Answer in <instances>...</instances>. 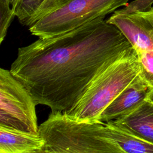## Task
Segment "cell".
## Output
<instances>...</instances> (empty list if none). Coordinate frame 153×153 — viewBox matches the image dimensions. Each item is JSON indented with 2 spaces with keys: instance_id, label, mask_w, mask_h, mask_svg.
Masks as SVG:
<instances>
[{
  "instance_id": "6da1fadb",
  "label": "cell",
  "mask_w": 153,
  "mask_h": 153,
  "mask_svg": "<svg viewBox=\"0 0 153 153\" xmlns=\"http://www.w3.org/2000/svg\"><path fill=\"white\" fill-rule=\"evenodd\" d=\"M133 48L115 26L97 19L19 48L10 72L36 105L65 112L107 65Z\"/></svg>"
},
{
  "instance_id": "7a4b0ae2",
  "label": "cell",
  "mask_w": 153,
  "mask_h": 153,
  "mask_svg": "<svg viewBox=\"0 0 153 153\" xmlns=\"http://www.w3.org/2000/svg\"><path fill=\"white\" fill-rule=\"evenodd\" d=\"M38 134L44 143L36 153H126L103 123L78 122L63 112H51L39 126Z\"/></svg>"
},
{
  "instance_id": "3957f363",
  "label": "cell",
  "mask_w": 153,
  "mask_h": 153,
  "mask_svg": "<svg viewBox=\"0 0 153 153\" xmlns=\"http://www.w3.org/2000/svg\"><path fill=\"white\" fill-rule=\"evenodd\" d=\"M140 70L138 56L133 48L105 66L76 103L63 114L78 122H99L103 111L134 79Z\"/></svg>"
},
{
  "instance_id": "277c9868",
  "label": "cell",
  "mask_w": 153,
  "mask_h": 153,
  "mask_svg": "<svg viewBox=\"0 0 153 153\" xmlns=\"http://www.w3.org/2000/svg\"><path fill=\"white\" fill-rule=\"evenodd\" d=\"M129 0H73L42 17L29 30L32 35L46 38L69 32L115 12Z\"/></svg>"
},
{
  "instance_id": "5b68a950",
  "label": "cell",
  "mask_w": 153,
  "mask_h": 153,
  "mask_svg": "<svg viewBox=\"0 0 153 153\" xmlns=\"http://www.w3.org/2000/svg\"><path fill=\"white\" fill-rule=\"evenodd\" d=\"M32 96L10 70L0 69V126L38 134Z\"/></svg>"
},
{
  "instance_id": "8992f818",
  "label": "cell",
  "mask_w": 153,
  "mask_h": 153,
  "mask_svg": "<svg viewBox=\"0 0 153 153\" xmlns=\"http://www.w3.org/2000/svg\"><path fill=\"white\" fill-rule=\"evenodd\" d=\"M107 22L123 33L136 52L153 53V7L129 14L113 13Z\"/></svg>"
},
{
  "instance_id": "52a82bcc",
  "label": "cell",
  "mask_w": 153,
  "mask_h": 153,
  "mask_svg": "<svg viewBox=\"0 0 153 153\" xmlns=\"http://www.w3.org/2000/svg\"><path fill=\"white\" fill-rule=\"evenodd\" d=\"M152 89L139 74L103 111L99 122H111L129 113L147 99Z\"/></svg>"
},
{
  "instance_id": "ba28073f",
  "label": "cell",
  "mask_w": 153,
  "mask_h": 153,
  "mask_svg": "<svg viewBox=\"0 0 153 153\" xmlns=\"http://www.w3.org/2000/svg\"><path fill=\"white\" fill-rule=\"evenodd\" d=\"M111 123L153 143V102L148 99L129 113Z\"/></svg>"
},
{
  "instance_id": "9c48e42d",
  "label": "cell",
  "mask_w": 153,
  "mask_h": 153,
  "mask_svg": "<svg viewBox=\"0 0 153 153\" xmlns=\"http://www.w3.org/2000/svg\"><path fill=\"white\" fill-rule=\"evenodd\" d=\"M44 143L39 134L0 126V153H35Z\"/></svg>"
},
{
  "instance_id": "30bf717a",
  "label": "cell",
  "mask_w": 153,
  "mask_h": 153,
  "mask_svg": "<svg viewBox=\"0 0 153 153\" xmlns=\"http://www.w3.org/2000/svg\"><path fill=\"white\" fill-rule=\"evenodd\" d=\"M103 124L108 135L126 153H153V143L130 133L112 123Z\"/></svg>"
},
{
  "instance_id": "8fae6325",
  "label": "cell",
  "mask_w": 153,
  "mask_h": 153,
  "mask_svg": "<svg viewBox=\"0 0 153 153\" xmlns=\"http://www.w3.org/2000/svg\"><path fill=\"white\" fill-rule=\"evenodd\" d=\"M21 0H0V42L5 39L8 27L16 17Z\"/></svg>"
},
{
  "instance_id": "7c38bea8",
  "label": "cell",
  "mask_w": 153,
  "mask_h": 153,
  "mask_svg": "<svg viewBox=\"0 0 153 153\" xmlns=\"http://www.w3.org/2000/svg\"><path fill=\"white\" fill-rule=\"evenodd\" d=\"M45 0H21L16 11V17L20 23L29 27L33 17Z\"/></svg>"
},
{
  "instance_id": "4fadbf2b",
  "label": "cell",
  "mask_w": 153,
  "mask_h": 153,
  "mask_svg": "<svg viewBox=\"0 0 153 153\" xmlns=\"http://www.w3.org/2000/svg\"><path fill=\"white\" fill-rule=\"evenodd\" d=\"M140 64V75L144 81L153 88V53L137 52Z\"/></svg>"
},
{
  "instance_id": "5bb4252c",
  "label": "cell",
  "mask_w": 153,
  "mask_h": 153,
  "mask_svg": "<svg viewBox=\"0 0 153 153\" xmlns=\"http://www.w3.org/2000/svg\"><path fill=\"white\" fill-rule=\"evenodd\" d=\"M72 1L73 0H45L33 17L31 25L42 17L65 5Z\"/></svg>"
},
{
  "instance_id": "9a60e30c",
  "label": "cell",
  "mask_w": 153,
  "mask_h": 153,
  "mask_svg": "<svg viewBox=\"0 0 153 153\" xmlns=\"http://www.w3.org/2000/svg\"><path fill=\"white\" fill-rule=\"evenodd\" d=\"M153 4V0H134L127 4L125 7L117 10L113 13L129 14L136 12L145 11L149 10Z\"/></svg>"
},
{
  "instance_id": "2e32d148",
  "label": "cell",
  "mask_w": 153,
  "mask_h": 153,
  "mask_svg": "<svg viewBox=\"0 0 153 153\" xmlns=\"http://www.w3.org/2000/svg\"><path fill=\"white\" fill-rule=\"evenodd\" d=\"M147 99L153 102V88L149 93V94L148 95V97H147Z\"/></svg>"
},
{
  "instance_id": "e0dca14e",
  "label": "cell",
  "mask_w": 153,
  "mask_h": 153,
  "mask_svg": "<svg viewBox=\"0 0 153 153\" xmlns=\"http://www.w3.org/2000/svg\"><path fill=\"white\" fill-rule=\"evenodd\" d=\"M36 152H35V153H36Z\"/></svg>"
}]
</instances>
